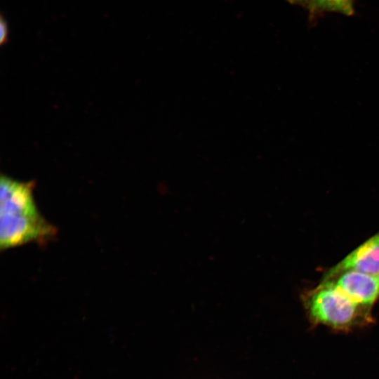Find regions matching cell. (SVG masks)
<instances>
[{
    "label": "cell",
    "mask_w": 379,
    "mask_h": 379,
    "mask_svg": "<svg viewBox=\"0 0 379 379\" xmlns=\"http://www.w3.org/2000/svg\"><path fill=\"white\" fill-rule=\"evenodd\" d=\"M33 181L1 175L0 180V248L6 250L30 242L45 243L56 229L39 211Z\"/></svg>",
    "instance_id": "obj_1"
},
{
    "label": "cell",
    "mask_w": 379,
    "mask_h": 379,
    "mask_svg": "<svg viewBox=\"0 0 379 379\" xmlns=\"http://www.w3.org/2000/svg\"><path fill=\"white\" fill-rule=\"evenodd\" d=\"M302 300L313 324L349 331L372 322L371 307L353 301L328 281L305 293Z\"/></svg>",
    "instance_id": "obj_2"
},
{
    "label": "cell",
    "mask_w": 379,
    "mask_h": 379,
    "mask_svg": "<svg viewBox=\"0 0 379 379\" xmlns=\"http://www.w3.org/2000/svg\"><path fill=\"white\" fill-rule=\"evenodd\" d=\"M326 281L353 301L365 307H371L379 296V274L351 270Z\"/></svg>",
    "instance_id": "obj_3"
},
{
    "label": "cell",
    "mask_w": 379,
    "mask_h": 379,
    "mask_svg": "<svg viewBox=\"0 0 379 379\" xmlns=\"http://www.w3.org/2000/svg\"><path fill=\"white\" fill-rule=\"evenodd\" d=\"M379 274V232L352 251L331 268L322 281L330 279L346 271Z\"/></svg>",
    "instance_id": "obj_4"
},
{
    "label": "cell",
    "mask_w": 379,
    "mask_h": 379,
    "mask_svg": "<svg viewBox=\"0 0 379 379\" xmlns=\"http://www.w3.org/2000/svg\"><path fill=\"white\" fill-rule=\"evenodd\" d=\"M312 12L335 11L347 15L353 14V0H310Z\"/></svg>",
    "instance_id": "obj_5"
},
{
    "label": "cell",
    "mask_w": 379,
    "mask_h": 379,
    "mask_svg": "<svg viewBox=\"0 0 379 379\" xmlns=\"http://www.w3.org/2000/svg\"><path fill=\"white\" fill-rule=\"evenodd\" d=\"M9 29L8 24L4 13L0 15V44L1 46L8 41Z\"/></svg>",
    "instance_id": "obj_6"
},
{
    "label": "cell",
    "mask_w": 379,
    "mask_h": 379,
    "mask_svg": "<svg viewBox=\"0 0 379 379\" xmlns=\"http://www.w3.org/2000/svg\"><path fill=\"white\" fill-rule=\"evenodd\" d=\"M290 1H292L293 3H302V2L307 1V0H290Z\"/></svg>",
    "instance_id": "obj_7"
}]
</instances>
